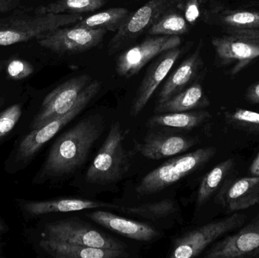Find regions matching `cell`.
<instances>
[{"mask_svg": "<svg viewBox=\"0 0 259 258\" xmlns=\"http://www.w3.org/2000/svg\"><path fill=\"white\" fill-rule=\"evenodd\" d=\"M182 0H150L130 14L121 28L115 33L109 44V54H113L130 42L148 31L149 27L170 9L176 8Z\"/></svg>", "mask_w": 259, "mask_h": 258, "instance_id": "obj_10", "label": "cell"}, {"mask_svg": "<svg viewBox=\"0 0 259 258\" xmlns=\"http://www.w3.org/2000/svg\"><path fill=\"white\" fill-rule=\"evenodd\" d=\"M39 246L55 258H125L130 256L126 251L92 248L49 239L41 241Z\"/></svg>", "mask_w": 259, "mask_h": 258, "instance_id": "obj_19", "label": "cell"}, {"mask_svg": "<svg viewBox=\"0 0 259 258\" xmlns=\"http://www.w3.org/2000/svg\"><path fill=\"white\" fill-rule=\"evenodd\" d=\"M198 1H199V3H201V4H202V3H205V2L208 1V0H198Z\"/></svg>", "mask_w": 259, "mask_h": 258, "instance_id": "obj_38", "label": "cell"}, {"mask_svg": "<svg viewBox=\"0 0 259 258\" xmlns=\"http://www.w3.org/2000/svg\"><path fill=\"white\" fill-rule=\"evenodd\" d=\"M245 221V215L234 214L228 218L213 221L199 228L195 229L175 241L170 257H196L214 241L241 227L244 224Z\"/></svg>", "mask_w": 259, "mask_h": 258, "instance_id": "obj_7", "label": "cell"}, {"mask_svg": "<svg viewBox=\"0 0 259 258\" xmlns=\"http://www.w3.org/2000/svg\"><path fill=\"white\" fill-rule=\"evenodd\" d=\"M103 128V117L91 115L61 135L50 149L41 177H65L80 169L101 136Z\"/></svg>", "mask_w": 259, "mask_h": 258, "instance_id": "obj_1", "label": "cell"}, {"mask_svg": "<svg viewBox=\"0 0 259 258\" xmlns=\"http://www.w3.org/2000/svg\"><path fill=\"white\" fill-rule=\"evenodd\" d=\"M211 118L212 116L209 112L202 110L158 114L148 120L146 127H170L190 130L205 124Z\"/></svg>", "mask_w": 259, "mask_h": 258, "instance_id": "obj_22", "label": "cell"}, {"mask_svg": "<svg viewBox=\"0 0 259 258\" xmlns=\"http://www.w3.org/2000/svg\"><path fill=\"white\" fill-rule=\"evenodd\" d=\"M6 72L12 80H21L31 75L34 68L30 62L20 59H10L6 62Z\"/></svg>", "mask_w": 259, "mask_h": 258, "instance_id": "obj_30", "label": "cell"}, {"mask_svg": "<svg viewBox=\"0 0 259 258\" xmlns=\"http://www.w3.org/2000/svg\"><path fill=\"white\" fill-rule=\"evenodd\" d=\"M234 166V159H227L216 165L203 177L198 189L196 198L197 207H202L214 195L221 185L224 184V181L229 175Z\"/></svg>", "mask_w": 259, "mask_h": 258, "instance_id": "obj_23", "label": "cell"}, {"mask_svg": "<svg viewBox=\"0 0 259 258\" xmlns=\"http://www.w3.org/2000/svg\"><path fill=\"white\" fill-rule=\"evenodd\" d=\"M200 5L198 0H182L176 9L182 11L188 24H193L200 16Z\"/></svg>", "mask_w": 259, "mask_h": 258, "instance_id": "obj_32", "label": "cell"}, {"mask_svg": "<svg viewBox=\"0 0 259 258\" xmlns=\"http://www.w3.org/2000/svg\"><path fill=\"white\" fill-rule=\"evenodd\" d=\"M21 6V0H0V13H7Z\"/></svg>", "mask_w": 259, "mask_h": 258, "instance_id": "obj_33", "label": "cell"}, {"mask_svg": "<svg viewBox=\"0 0 259 258\" xmlns=\"http://www.w3.org/2000/svg\"><path fill=\"white\" fill-rule=\"evenodd\" d=\"M202 65L199 50L184 59L168 76L158 93L157 104H161L194 83Z\"/></svg>", "mask_w": 259, "mask_h": 258, "instance_id": "obj_18", "label": "cell"}, {"mask_svg": "<svg viewBox=\"0 0 259 258\" xmlns=\"http://www.w3.org/2000/svg\"><path fill=\"white\" fill-rule=\"evenodd\" d=\"M92 81L91 76L81 74L64 82L44 98L40 110L35 117L31 128H39L68 113L75 105L79 95Z\"/></svg>", "mask_w": 259, "mask_h": 258, "instance_id": "obj_11", "label": "cell"}, {"mask_svg": "<svg viewBox=\"0 0 259 258\" xmlns=\"http://www.w3.org/2000/svg\"><path fill=\"white\" fill-rule=\"evenodd\" d=\"M101 86V82L92 80L82 91L74 107L68 113L53 120L39 128L35 129L29 133L20 144L17 153V159L25 162L33 158L42 148V145L54 137L58 132L60 131L88 107V105L100 92Z\"/></svg>", "mask_w": 259, "mask_h": 258, "instance_id": "obj_6", "label": "cell"}, {"mask_svg": "<svg viewBox=\"0 0 259 258\" xmlns=\"http://www.w3.org/2000/svg\"><path fill=\"white\" fill-rule=\"evenodd\" d=\"M205 258L259 257V218L214 244Z\"/></svg>", "mask_w": 259, "mask_h": 258, "instance_id": "obj_14", "label": "cell"}, {"mask_svg": "<svg viewBox=\"0 0 259 258\" xmlns=\"http://www.w3.org/2000/svg\"><path fill=\"white\" fill-rule=\"evenodd\" d=\"M106 0H56L33 9L38 15L44 14H74L83 15L95 12L106 4Z\"/></svg>", "mask_w": 259, "mask_h": 258, "instance_id": "obj_25", "label": "cell"}, {"mask_svg": "<svg viewBox=\"0 0 259 258\" xmlns=\"http://www.w3.org/2000/svg\"><path fill=\"white\" fill-rule=\"evenodd\" d=\"M107 30L79 27L75 24L58 29L42 39L39 45L59 55L83 53L98 45Z\"/></svg>", "mask_w": 259, "mask_h": 258, "instance_id": "obj_12", "label": "cell"}, {"mask_svg": "<svg viewBox=\"0 0 259 258\" xmlns=\"http://www.w3.org/2000/svg\"><path fill=\"white\" fill-rule=\"evenodd\" d=\"M218 199L228 212L245 210L258 204L259 177H244L223 184Z\"/></svg>", "mask_w": 259, "mask_h": 258, "instance_id": "obj_16", "label": "cell"}, {"mask_svg": "<svg viewBox=\"0 0 259 258\" xmlns=\"http://www.w3.org/2000/svg\"><path fill=\"white\" fill-rule=\"evenodd\" d=\"M88 218L108 230L140 242H152L161 237V233L143 223L131 221L105 211L88 214Z\"/></svg>", "mask_w": 259, "mask_h": 258, "instance_id": "obj_17", "label": "cell"}, {"mask_svg": "<svg viewBox=\"0 0 259 258\" xmlns=\"http://www.w3.org/2000/svg\"><path fill=\"white\" fill-rule=\"evenodd\" d=\"M181 54L182 49L179 47L172 48L161 53L149 65L133 100L131 109L132 116L136 117L141 113Z\"/></svg>", "mask_w": 259, "mask_h": 258, "instance_id": "obj_13", "label": "cell"}, {"mask_svg": "<svg viewBox=\"0 0 259 258\" xmlns=\"http://www.w3.org/2000/svg\"><path fill=\"white\" fill-rule=\"evenodd\" d=\"M211 43L222 63L235 64L231 74L236 75L259 57V29L225 28Z\"/></svg>", "mask_w": 259, "mask_h": 258, "instance_id": "obj_5", "label": "cell"}, {"mask_svg": "<svg viewBox=\"0 0 259 258\" xmlns=\"http://www.w3.org/2000/svg\"><path fill=\"white\" fill-rule=\"evenodd\" d=\"M246 98L249 102L259 105V83H255L248 88Z\"/></svg>", "mask_w": 259, "mask_h": 258, "instance_id": "obj_34", "label": "cell"}, {"mask_svg": "<svg viewBox=\"0 0 259 258\" xmlns=\"http://www.w3.org/2000/svg\"><path fill=\"white\" fill-rule=\"evenodd\" d=\"M189 24L182 14L176 8L170 9L157 20L148 30L149 35L179 36L187 33Z\"/></svg>", "mask_w": 259, "mask_h": 258, "instance_id": "obj_26", "label": "cell"}, {"mask_svg": "<svg viewBox=\"0 0 259 258\" xmlns=\"http://www.w3.org/2000/svg\"><path fill=\"white\" fill-rule=\"evenodd\" d=\"M250 173L254 177H259V153L251 165Z\"/></svg>", "mask_w": 259, "mask_h": 258, "instance_id": "obj_35", "label": "cell"}, {"mask_svg": "<svg viewBox=\"0 0 259 258\" xmlns=\"http://www.w3.org/2000/svg\"><path fill=\"white\" fill-rule=\"evenodd\" d=\"M197 142L196 138L172 134L164 131H152L143 142H135V149L146 159L160 160L188 151Z\"/></svg>", "mask_w": 259, "mask_h": 258, "instance_id": "obj_15", "label": "cell"}, {"mask_svg": "<svg viewBox=\"0 0 259 258\" xmlns=\"http://www.w3.org/2000/svg\"><path fill=\"white\" fill-rule=\"evenodd\" d=\"M118 209L120 206L110 203L91 200L68 198L51 201H28L24 204V209L30 216L36 217L50 213H67V212H80L88 209Z\"/></svg>", "mask_w": 259, "mask_h": 258, "instance_id": "obj_20", "label": "cell"}, {"mask_svg": "<svg viewBox=\"0 0 259 258\" xmlns=\"http://www.w3.org/2000/svg\"><path fill=\"white\" fill-rule=\"evenodd\" d=\"M6 66V62H3V61L0 60V72L3 71L4 67Z\"/></svg>", "mask_w": 259, "mask_h": 258, "instance_id": "obj_36", "label": "cell"}, {"mask_svg": "<svg viewBox=\"0 0 259 258\" xmlns=\"http://www.w3.org/2000/svg\"><path fill=\"white\" fill-rule=\"evenodd\" d=\"M179 36L150 35L137 45L122 51L116 60L117 74L125 78H131L138 74L146 64L158 57L161 53L179 47Z\"/></svg>", "mask_w": 259, "mask_h": 258, "instance_id": "obj_9", "label": "cell"}, {"mask_svg": "<svg viewBox=\"0 0 259 258\" xmlns=\"http://www.w3.org/2000/svg\"><path fill=\"white\" fill-rule=\"evenodd\" d=\"M83 15L34 13L33 9H15L8 16L0 18V45L39 39L58 29L72 25L83 19Z\"/></svg>", "mask_w": 259, "mask_h": 258, "instance_id": "obj_2", "label": "cell"}, {"mask_svg": "<svg viewBox=\"0 0 259 258\" xmlns=\"http://www.w3.org/2000/svg\"><path fill=\"white\" fill-rule=\"evenodd\" d=\"M21 115V106L13 105L0 115V139L6 136L16 125Z\"/></svg>", "mask_w": 259, "mask_h": 258, "instance_id": "obj_31", "label": "cell"}, {"mask_svg": "<svg viewBox=\"0 0 259 258\" xmlns=\"http://www.w3.org/2000/svg\"><path fill=\"white\" fill-rule=\"evenodd\" d=\"M131 12L125 8L115 7L98 12L76 23L79 27L91 29H104L116 33L128 18Z\"/></svg>", "mask_w": 259, "mask_h": 258, "instance_id": "obj_24", "label": "cell"}, {"mask_svg": "<svg viewBox=\"0 0 259 258\" xmlns=\"http://www.w3.org/2000/svg\"><path fill=\"white\" fill-rule=\"evenodd\" d=\"M227 124L246 132L249 134L259 136V113L246 109H237L225 114Z\"/></svg>", "mask_w": 259, "mask_h": 258, "instance_id": "obj_29", "label": "cell"}, {"mask_svg": "<svg viewBox=\"0 0 259 258\" xmlns=\"http://www.w3.org/2000/svg\"><path fill=\"white\" fill-rule=\"evenodd\" d=\"M218 18L225 28L259 29L258 11L225 10Z\"/></svg>", "mask_w": 259, "mask_h": 258, "instance_id": "obj_28", "label": "cell"}, {"mask_svg": "<svg viewBox=\"0 0 259 258\" xmlns=\"http://www.w3.org/2000/svg\"><path fill=\"white\" fill-rule=\"evenodd\" d=\"M216 152L214 147H205L170 159L146 174L136 192L140 195L158 193L202 168Z\"/></svg>", "mask_w": 259, "mask_h": 258, "instance_id": "obj_4", "label": "cell"}, {"mask_svg": "<svg viewBox=\"0 0 259 258\" xmlns=\"http://www.w3.org/2000/svg\"><path fill=\"white\" fill-rule=\"evenodd\" d=\"M209 105V100L205 95L202 85L194 82L165 102L157 104L155 112L162 114L190 112L205 109Z\"/></svg>", "mask_w": 259, "mask_h": 258, "instance_id": "obj_21", "label": "cell"}, {"mask_svg": "<svg viewBox=\"0 0 259 258\" xmlns=\"http://www.w3.org/2000/svg\"><path fill=\"white\" fill-rule=\"evenodd\" d=\"M118 209L127 215H135L155 221L175 213L176 205L173 200L164 199L156 202L146 203L136 207H120Z\"/></svg>", "mask_w": 259, "mask_h": 258, "instance_id": "obj_27", "label": "cell"}, {"mask_svg": "<svg viewBox=\"0 0 259 258\" xmlns=\"http://www.w3.org/2000/svg\"><path fill=\"white\" fill-rule=\"evenodd\" d=\"M46 239L62 241L92 248L125 251L127 245L115 238L77 219L62 220L47 224Z\"/></svg>", "mask_w": 259, "mask_h": 258, "instance_id": "obj_8", "label": "cell"}, {"mask_svg": "<svg viewBox=\"0 0 259 258\" xmlns=\"http://www.w3.org/2000/svg\"><path fill=\"white\" fill-rule=\"evenodd\" d=\"M127 131L119 121L111 125L106 140L86 173L91 184L106 186L121 180L128 172L131 154L125 148Z\"/></svg>", "mask_w": 259, "mask_h": 258, "instance_id": "obj_3", "label": "cell"}, {"mask_svg": "<svg viewBox=\"0 0 259 258\" xmlns=\"http://www.w3.org/2000/svg\"><path fill=\"white\" fill-rule=\"evenodd\" d=\"M6 227H5L4 224H2L1 222H0V233H2V232L6 231Z\"/></svg>", "mask_w": 259, "mask_h": 258, "instance_id": "obj_37", "label": "cell"}]
</instances>
